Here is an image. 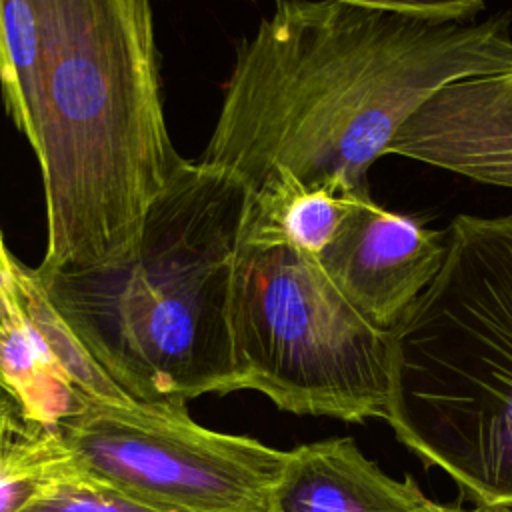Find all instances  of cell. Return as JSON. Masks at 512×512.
Segmentation results:
<instances>
[{
    "instance_id": "cell-4",
    "label": "cell",
    "mask_w": 512,
    "mask_h": 512,
    "mask_svg": "<svg viewBox=\"0 0 512 512\" xmlns=\"http://www.w3.org/2000/svg\"><path fill=\"white\" fill-rule=\"evenodd\" d=\"M446 244L388 330L384 420L470 500L512 508V214H460Z\"/></svg>"
},
{
    "instance_id": "cell-15",
    "label": "cell",
    "mask_w": 512,
    "mask_h": 512,
    "mask_svg": "<svg viewBox=\"0 0 512 512\" xmlns=\"http://www.w3.org/2000/svg\"><path fill=\"white\" fill-rule=\"evenodd\" d=\"M28 424L30 422L24 418L20 404L4 388H0V446Z\"/></svg>"
},
{
    "instance_id": "cell-7",
    "label": "cell",
    "mask_w": 512,
    "mask_h": 512,
    "mask_svg": "<svg viewBox=\"0 0 512 512\" xmlns=\"http://www.w3.org/2000/svg\"><path fill=\"white\" fill-rule=\"evenodd\" d=\"M446 230L364 198L318 262L378 328L390 330L440 272Z\"/></svg>"
},
{
    "instance_id": "cell-6",
    "label": "cell",
    "mask_w": 512,
    "mask_h": 512,
    "mask_svg": "<svg viewBox=\"0 0 512 512\" xmlns=\"http://www.w3.org/2000/svg\"><path fill=\"white\" fill-rule=\"evenodd\" d=\"M54 430L82 470L162 512H272L290 454L204 428L186 404L90 400Z\"/></svg>"
},
{
    "instance_id": "cell-9",
    "label": "cell",
    "mask_w": 512,
    "mask_h": 512,
    "mask_svg": "<svg viewBox=\"0 0 512 512\" xmlns=\"http://www.w3.org/2000/svg\"><path fill=\"white\" fill-rule=\"evenodd\" d=\"M424 498L412 478H390L352 438H328L290 450L272 512H420Z\"/></svg>"
},
{
    "instance_id": "cell-13",
    "label": "cell",
    "mask_w": 512,
    "mask_h": 512,
    "mask_svg": "<svg viewBox=\"0 0 512 512\" xmlns=\"http://www.w3.org/2000/svg\"><path fill=\"white\" fill-rule=\"evenodd\" d=\"M20 266L10 252L0 228V388H4V354L14 330L20 324Z\"/></svg>"
},
{
    "instance_id": "cell-11",
    "label": "cell",
    "mask_w": 512,
    "mask_h": 512,
    "mask_svg": "<svg viewBox=\"0 0 512 512\" xmlns=\"http://www.w3.org/2000/svg\"><path fill=\"white\" fill-rule=\"evenodd\" d=\"M70 460L54 428L30 422L8 438L0 446V512H20Z\"/></svg>"
},
{
    "instance_id": "cell-8",
    "label": "cell",
    "mask_w": 512,
    "mask_h": 512,
    "mask_svg": "<svg viewBox=\"0 0 512 512\" xmlns=\"http://www.w3.org/2000/svg\"><path fill=\"white\" fill-rule=\"evenodd\" d=\"M386 154L512 188V70L442 86L402 124Z\"/></svg>"
},
{
    "instance_id": "cell-12",
    "label": "cell",
    "mask_w": 512,
    "mask_h": 512,
    "mask_svg": "<svg viewBox=\"0 0 512 512\" xmlns=\"http://www.w3.org/2000/svg\"><path fill=\"white\" fill-rule=\"evenodd\" d=\"M20 512H162L108 486L74 460Z\"/></svg>"
},
{
    "instance_id": "cell-1",
    "label": "cell",
    "mask_w": 512,
    "mask_h": 512,
    "mask_svg": "<svg viewBox=\"0 0 512 512\" xmlns=\"http://www.w3.org/2000/svg\"><path fill=\"white\" fill-rule=\"evenodd\" d=\"M512 70L508 16L440 20L274 0L236 50L202 164L248 190L276 172L368 188V168L442 86Z\"/></svg>"
},
{
    "instance_id": "cell-2",
    "label": "cell",
    "mask_w": 512,
    "mask_h": 512,
    "mask_svg": "<svg viewBox=\"0 0 512 512\" xmlns=\"http://www.w3.org/2000/svg\"><path fill=\"white\" fill-rule=\"evenodd\" d=\"M152 0H0V92L42 178L38 270L128 258L176 152Z\"/></svg>"
},
{
    "instance_id": "cell-16",
    "label": "cell",
    "mask_w": 512,
    "mask_h": 512,
    "mask_svg": "<svg viewBox=\"0 0 512 512\" xmlns=\"http://www.w3.org/2000/svg\"><path fill=\"white\" fill-rule=\"evenodd\" d=\"M420 512H512L510 508H502V506H476L472 510L468 508H460V506H446V504H438V502H432L428 498H424L422 506H420Z\"/></svg>"
},
{
    "instance_id": "cell-14",
    "label": "cell",
    "mask_w": 512,
    "mask_h": 512,
    "mask_svg": "<svg viewBox=\"0 0 512 512\" xmlns=\"http://www.w3.org/2000/svg\"><path fill=\"white\" fill-rule=\"evenodd\" d=\"M364 8L390 10L440 20H468L484 8L486 0H334Z\"/></svg>"
},
{
    "instance_id": "cell-5",
    "label": "cell",
    "mask_w": 512,
    "mask_h": 512,
    "mask_svg": "<svg viewBox=\"0 0 512 512\" xmlns=\"http://www.w3.org/2000/svg\"><path fill=\"white\" fill-rule=\"evenodd\" d=\"M230 318L242 390L302 416L384 418L388 330L342 294L316 256L240 242Z\"/></svg>"
},
{
    "instance_id": "cell-3",
    "label": "cell",
    "mask_w": 512,
    "mask_h": 512,
    "mask_svg": "<svg viewBox=\"0 0 512 512\" xmlns=\"http://www.w3.org/2000/svg\"><path fill=\"white\" fill-rule=\"evenodd\" d=\"M246 202L232 174L182 160L128 258L32 266L58 316L128 398L188 404L242 390L230 310Z\"/></svg>"
},
{
    "instance_id": "cell-10",
    "label": "cell",
    "mask_w": 512,
    "mask_h": 512,
    "mask_svg": "<svg viewBox=\"0 0 512 512\" xmlns=\"http://www.w3.org/2000/svg\"><path fill=\"white\" fill-rule=\"evenodd\" d=\"M368 196V188L342 180L302 182L290 172H276L248 190L240 242L286 244L318 258Z\"/></svg>"
}]
</instances>
